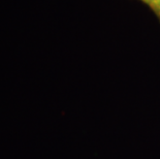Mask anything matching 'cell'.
I'll return each instance as SVG.
<instances>
[{
  "instance_id": "obj_1",
  "label": "cell",
  "mask_w": 160,
  "mask_h": 159,
  "mask_svg": "<svg viewBox=\"0 0 160 159\" xmlns=\"http://www.w3.org/2000/svg\"><path fill=\"white\" fill-rule=\"evenodd\" d=\"M148 5L150 9L156 15V17L160 20V0H139Z\"/></svg>"
}]
</instances>
